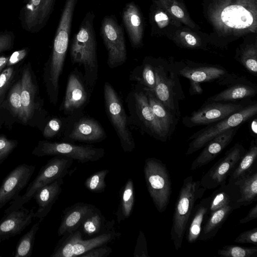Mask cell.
Returning <instances> with one entry per match:
<instances>
[{
  "label": "cell",
  "instance_id": "obj_33",
  "mask_svg": "<svg viewBox=\"0 0 257 257\" xmlns=\"http://www.w3.org/2000/svg\"><path fill=\"white\" fill-rule=\"evenodd\" d=\"M120 203L115 213L118 223L132 214L135 202V193L133 180L129 178L120 191Z\"/></svg>",
  "mask_w": 257,
  "mask_h": 257
},
{
  "label": "cell",
  "instance_id": "obj_18",
  "mask_svg": "<svg viewBox=\"0 0 257 257\" xmlns=\"http://www.w3.org/2000/svg\"><path fill=\"white\" fill-rule=\"evenodd\" d=\"M34 214V208L24 206L5 213L0 220V242L21 233L31 223Z\"/></svg>",
  "mask_w": 257,
  "mask_h": 257
},
{
  "label": "cell",
  "instance_id": "obj_36",
  "mask_svg": "<svg viewBox=\"0 0 257 257\" xmlns=\"http://www.w3.org/2000/svg\"><path fill=\"white\" fill-rule=\"evenodd\" d=\"M235 59L250 74L257 76V49L256 45L241 47L236 53Z\"/></svg>",
  "mask_w": 257,
  "mask_h": 257
},
{
  "label": "cell",
  "instance_id": "obj_50",
  "mask_svg": "<svg viewBox=\"0 0 257 257\" xmlns=\"http://www.w3.org/2000/svg\"><path fill=\"white\" fill-rule=\"evenodd\" d=\"M14 38V35L11 32L0 33V53L12 48Z\"/></svg>",
  "mask_w": 257,
  "mask_h": 257
},
{
  "label": "cell",
  "instance_id": "obj_42",
  "mask_svg": "<svg viewBox=\"0 0 257 257\" xmlns=\"http://www.w3.org/2000/svg\"><path fill=\"white\" fill-rule=\"evenodd\" d=\"M9 103L14 114L22 120L23 111L21 100V81L16 83L9 94Z\"/></svg>",
  "mask_w": 257,
  "mask_h": 257
},
{
  "label": "cell",
  "instance_id": "obj_9",
  "mask_svg": "<svg viewBox=\"0 0 257 257\" xmlns=\"http://www.w3.org/2000/svg\"><path fill=\"white\" fill-rule=\"evenodd\" d=\"M67 116V121L61 135L63 142L95 143L106 138V134L100 123L83 111Z\"/></svg>",
  "mask_w": 257,
  "mask_h": 257
},
{
  "label": "cell",
  "instance_id": "obj_57",
  "mask_svg": "<svg viewBox=\"0 0 257 257\" xmlns=\"http://www.w3.org/2000/svg\"><path fill=\"white\" fill-rule=\"evenodd\" d=\"M0 257H1V256H0Z\"/></svg>",
  "mask_w": 257,
  "mask_h": 257
},
{
  "label": "cell",
  "instance_id": "obj_41",
  "mask_svg": "<svg viewBox=\"0 0 257 257\" xmlns=\"http://www.w3.org/2000/svg\"><path fill=\"white\" fill-rule=\"evenodd\" d=\"M67 121L65 117H54L51 119L45 125L43 131V136L47 139L53 138L58 135H62Z\"/></svg>",
  "mask_w": 257,
  "mask_h": 257
},
{
  "label": "cell",
  "instance_id": "obj_14",
  "mask_svg": "<svg viewBox=\"0 0 257 257\" xmlns=\"http://www.w3.org/2000/svg\"><path fill=\"white\" fill-rule=\"evenodd\" d=\"M244 106L239 103L205 101L200 108L184 117L182 123L188 127L208 125L227 117Z\"/></svg>",
  "mask_w": 257,
  "mask_h": 257
},
{
  "label": "cell",
  "instance_id": "obj_56",
  "mask_svg": "<svg viewBox=\"0 0 257 257\" xmlns=\"http://www.w3.org/2000/svg\"><path fill=\"white\" fill-rule=\"evenodd\" d=\"M9 57H0V73L3 68L7 65Z\"/></svg>",
  "mask_w": 257,
  "mask_h": 257
},
{
  "label": "cell",
  "instance_id": "obj_32",
  "mask_svg": "<svg viewBox=\"0 0 257 257\" xmlns=\"http://www.w3.org/2000/svg\"><path fill=\"white\" fill-rule=\"evenodd\" d=\"M256 141L252 140L249 148L241 158L237 167L229 176L228 183H234L257 167Z\"/></svg>",
  "mask_w": 257,
  "mask_h": 257
},
{
  "label": "cell",
  "instance_id": "obj_1",
  "mask_svg": "<svg viewBox=\"0 0 257 257\" xmlns=\"http://www.w3.org/2000/svg\"><path fill=\"white\" fill-rule=\"evenodd\" d=\"M95 15L89 11L82 21L78 31L71 40L70 56L71 62L83 67V77L89 89H92L98 78L97 43L93 21Z\"/></svg>",
  "mask_w": 257,
  "mask_h": 257
},
{
  "label": "cell",
  "instance_id": "obj_7",
  "mask_svg": "<svg viewBox=\"0 0 257 257\" xmlns=\"http://www.w3.org/2000/svg\"><path fill=\"white\" fill-rule=\"evenodd\" d=\"M256 114L257 103L255 102L244 106L223 119L208 124L189 138L188 140L191 142L189 144L186 155H191L202 149L218 135L231 128L240 126L256 116Z\"/></svg>",
  "mask_w": 257,
  "mask_h": 257
},
{
  "label": "cell",
  "instance_id": "obj_20",
  "mask_svg": "<svg viewBox=\"0 0 257 257\" xmlns=\"http://www.w3.org/2000/svg\"><path fill=\"white\" fill-rule=\"evenodd\" d=\"M91 204L76 203L64 209L58 229V236H63L78 230L83 220L96 208Z\"/></svg>",
  "mask_w": 257,
  "mask_h": 257
},
{
  "label": "cell",
  "instance_id": "obj_38",
  "mask_svg": "<svg viewBox=\"0 0 257 257\" xmlns=\"http://www.w3.org/2000/svg\"><path fill=\"white\" fill-rule=\"evenodd\" d=\"M63 236L50 255V257H72L74 244L77 238L83 235L78 229Z\"/></svg>",
  "mask_w": 257,
  "mask_h": 257
},
{
  "label": "cell",
  "instance_id": "obj_8",
  "mask_svg": "<svg viewBox=\"0 0 257 257\" xmlns=\"http://www.w3.org/2000/svg\"><path fill=\"white\" fill-rule=\"evenodd\" d=\"M103 94L105 111L119 139L121 147L125 153L131 152L135 149V143L128 127V118L122 101L108 82L104 84Z\"/></svg>",
  "mask_w": 257,
  "mask_h": 257
},
{
  "label": "cell",
  "instance_id": "obj_51",
  "mask_svg": "<svg viewBox=\"0 0 257 257\" xmlns=\"http://www.w3.org/2000/svg\"><path fill=\"white\" fill-rule=\"evenodd\" d=\"M27 54V50L26 49H23L14 52L9 57L7 65L10 67L19 62L25 57Z\"/></svg>",
  "mask_w": 257,
  "mask_h": 257
},
{
  "label": "cell",
  "instance_id": "obj_4",
  "mask_svg": "<svg viewBox=\"0 0 257 257\" xmlns=\"http://www.w3.org/2000/svg\"><path fill=\"white\" fill-rule=\"evenodd\" d=\"M126 101L130 116L129 124L162 142L168 139L151 107L145 90L137 84L127 94Z\"/></svg>",
  "mask_w": 257,
  "mask_h": 257
},
{
  "label": "cell",
  "instance_id": "obj_44",
  "mask_svg": "<svg viewBox=\"0 0 257 257\" xmlns=\"http://www.w3.org/2000/svg\"><path fill=\"white\" fill-rule=\"evenodd\" d=\"M162 5H163L166 10L173 16L183 22L188 23L187 20L182 8L173 0H160Z\"/></svg>",
  "mask_w": 257,
  "mask_h": 257
},
{
  "label": "cell",
  "instance_id": "obj_23",
  "mask_svg": "<svg viewBox=\"0 0 257 257\" xmlns=\"http://www.w3.org/2000/svg\"><path fill=\"white\" fill-rule=\"evenodd\" d=\"M256 86L244 78H238L220 92L209 97L206 101L228 102L254 96Z\"/></svg>",
  "mask_w": 257,
  "mask_h": 257
},
{
  "label": "cell",
  "instance_id": "obj_17",
  "mask_svg": "<svg viewBox=\"0 0 257 257\" xmlns=\"http://www.w3.org/2000/svg\"><path fill=\"white\" fill-rule=\"evenodd\" d=\"M35 170L34 165L20 164L5 178L0 186V210L19 195L28 184Z\"/></svg>",
  "mask_w": 257,
  "mask_h": 257
},
{
  "label": "cell",
  "instance_id": "obj_29",
  "mask_svg": "<svg viewBox=\"0 0 257 257\" xmlns=\"http://www.w3.org/2000/svg\"><path fill=\"white\" fill-rule=\"evenodd\" d=\"M21 81V100L23 111L22 121L26 122L33 114L35 108L36 86L28 67L23 71Z\"/></svg>",
  "mask_w": 257,
  "mask_h": 257
},
{
  "label": "cell",
  "instance_id": "obj_3",
  "mask_svg": "<svg viewBox=\"0 0 257 257\" xmlns=\"http://www.w3.org/2000/svg\"><path fill=\"white\" fill-rule=\"evenodd\" d=\"M155 74L156 83L153 93L160 101L180 118L179 102L184 99L185 96L173 61L155 58Z\"/></svg>",
  "mask_w": 257,
  "mask_h": 257
},
{
  "label": "cell",
  "instance_id": "obj_35",
  "mask_svg": "<svg viewBox=\"0 0 257 257\" xmlns=\"http://www.w3.org/2000/svg\"><path fill=\"white\" fill-rule=\"evenodd\" d=\"M105 219L100 210L96 208L82 222L78 230L82 235L91 237L103 233Z\"/></svg>",
  "mask_w": 257,
  "mask_h": 257
},
{
  "label": "cell",
  "instance_id": "obj_11",
  "mask_svg": "<svg viewBox=\"0 0 257 257\" xmlns=\"http://www.w3.org/2000/svg\"><path fill=\"white\" fill-rule=\"evenodd\" d=\"M179 76L190 81L203 83L216 81L220 85H229L238 77L218 65L199 63L189 60L173 61Z\"/></svg>",
  "mask_w": 257,
  "mask_h": 257
},
{
  "label": "cell",
  "instance_id": "obj_13",
  "mask_svg": "<svg viewBox=\"0 0 257 257\" xmlns=\"http://www.w3.org/2000/svg\"><path fill=\"white\" fill-rule=\"evenodd\" d=\"M245 152L240 143L235 144L202 176L200 181L201 186L206 189H212L226 183L227 178L235 170Z\"/></svg>",
  "mask_w": 257,
  "mask_h": 257
},
{
  "label": "cell",
  "instance_id": "obj_52",
  "mask_svg": "<svg viewBox=\"0 0 257 257\" xmlns=\"http://www.w3.org/2000/svg\"><path fill=\"white\" fill-rule=\"evenodd\" d=\"M154 19L155 23L160 28H163L169 24V17L163 11H158L155 13Z\"/></svg>",
  "mask_w": 257,
  "mask_h": 257
},
{
  "label": "cell",
  "instance_id": "obj_55",
  "mask_svg": "<svg viewBox=\"0 0 257 257\" xmlns=\"http://www.w3.org/2000/svg\"><path fill=\"white\" fill-rule=\"evenodd\" d=\"M250 128L251 135L255 137V139H256L257 134V121L256 117L252 120L250 123Z\"/></svg>",
  "mask_w": 257,
  "mask_h": 257
},
{
  "label": "cell",
  "instance_id": "obj_30",
  "mask_svg": "<svg viewBox=\"0 0 257 257\" xmlns=\"http://www.w3.org/2000/svg\"><path fill=\"white\" fill-rule=\"evenodd\" d=\"M130 79L144 89L153 91L155 87V58L146 57L132 72Z\"/></svg>",
  "mask_w": 257,
  "mask_h": 257
},
{
  "label": "cell",
  "instance_id": "obj_10",
  "mask_svg": "<svg viewBox=\"0 0 257 257\" xmlns=\"http://www.w3.org/2000/svg\"><path fill=\"white\" fill-rule=\"evenodd\" d=\"M104 154L103 149L92 146L47 141H39L32 152V154L37 157L60 155L71 158L81 163L99 161Z\"/></svg>",
  "mask_w": 257,
  "mask_h": 257
},
{
  "label": "cell",
  "instance_id": "obj_54",
  "mask_svg": "<svg viewBox=\"0 0 257 257\" xmlns=\"http://www.w3.org/2000/svg\"><path fill=\"white\" fill-rule=\"evenodd\" d=\"M189 93L191 95L201 94L203 92L200 83L190 81Z\"/></svg>",
  "mask_w": 257,
  "mask_h": 257
},
{
  "label": "cell",
  "instance_id": "obj_49",
  "mask_svg": "<svg viewBox=\"0 0 257 257\" xmlns=\"http://www.w3.org/2000/svg\"><path fill=\"white\" fill-rule=\"evenodd\" d=\"M181 36L182 39L179 41V43L181 45L192 48H198L201 47V42L193 35L188 33H183Z\"/></svg>",
  "mask_w": 257,
  "mask_h": 257
},
{
  "label": "cell",
  "instance_id": "obj_43",
  "mask_svg": "<svg viewBox=\"0 0 257 257\" xmlns=\"http://www.w3.org/2000/svg\"><path fill=\"white\" fill-rule=\"evenodd\" d=\"M17 145V141L9 139L4 135L0 136V165L12 153Z\"/></svg>",
  "mask_w": 257,
  "mask_h": 257
},
{
  "label": "cell",
  "instance_id": "obj_22",
  "mask_svg": "<svg viewBox=\"0 0 257 257\" xmlns=\"http://www.w3.org/2000/svg\"><path fill=\"white\" fill-rule=\"evenodd\" d=\"M63 178L58 179L38 189L33 198L36 200L38 208L34 214V218L42 221L51 211L53 204L62 192Z\"/></svg>",
  "mask_w": 257,
  "mask_h": 257
},
{
  "label": "cell",
  "instance_id": "obj_48",
  "mask_svg": "<svg viewBox=\"0 0 257 257\" xmlns=\"http://www.w3.org/2000/svg\"><path fill=\"white\" fill-rule=\"evenodd\" d=\"M134 255L135 257L150 256L148 253L146 238L142 231H140L138 238Z\"/></svg>",
  "mask_w": 257,
  "mask_h": 257
},
{
  "label": "cell",
  "instance_id": "obj_19",
  "mask_svg": "<svg viewBox=\"0 0 257 257\" xmlns=\"http://www.w3.org/2000/svg\"><path fill=\"white\" fill-rule=\"evenodd\" d=\"M239 126L228 130L211 140L193 161L190 170L197 169L214 160L231 142Z\"/></svg>",
  "mask_w": 257,
  "mask_h": 257
},
{
  "label": "cell",
  "instance_id": "obj_40",
  "mask_svg": "<svg viewBox=\"0 0 257 257\" xmlns=\"http://www.w3.org/2000/svg\"><path fill=\"white\" fill-rule=\"evenodd\" d=\"M108 173V170L104 169L93 173L86 179L85 187L92 192H103L106 187L105 178Z\"/></svg>",
  "mask_w": 257,
  "mask_h": 257
},
{
  "label": "cell",
  "instance_id": "obj_46",
  "mask_svg": "<svg viewBox=\"0 0 257 257\" xmlns=\"http://www.w3.org/2000/svg\"><path fill=\"white\" fill-rule=\"evenodd\" d=\"M234 241L240 243H251L257 245V227L240 233Z\"/></svg>",
  "mask_w": 257,
  "mask_h": 257
},
{
  "label": "cell",
  "instance_id": "obj_16",
  "mask_svg": "<svg viewBox=\"0 0 257 257\" xmlns=\"http://www.w3.org/2000/svg\"><path fill=\"white\" fill-rule=\"evenodd\" d=\"M56 0H26L20 15L23 28L28 32H39L52 14Z\"/></svg>",
  "mask_w": 257,
  "mask_h": 257
},
{
  "label": "cell",
  "instance_id": "obj_12",
  "mask_svg": "<svg viewBox=\"0 0 257 257\" xmlns=\"http://www.w3.org/2000/svg\"><path fill=\"white\" fill-rule=\"evenodd\" d=\"M100 34L107 51L108 67L114 68L122 65L127 59L124 32L114 16H107L103 19Z\"/></svg>",
  "mask_w": 257,
  "mask_h": 257
},
{
  "label": "cell",
  "instance_id": "obj_27",
  "mask_svg": "<svg viewBox=\"0 0 257 257\" xmlns=\"http://www.w3.org/2000/svg\"><path fill=\"white\" fill-rule=\"evenodd\" d=\"M145 90L149 103L166 137L169 139L176 128L179 118L160 101L152 91Z\"/></svg>",
  "mask_w": 257,
  "mask_h": 257
},
{
  "label": "cell",
  "instance_id": "obj_25",
  "mask_svg": "<svg viewBox=\"0 0 257 257\" xmlns=\"http://www.w3.org/2000/svg\"><path fill=\"white\" fill-rule=\"evenodd\" d=\"M210 196L201 199L195 205L186 230V239L190 243L198 241L202 227L208 215Z\"/></svg>",
  "mask_w": 257,
  "mask_h": 257
},
{
  "label": "cell",
  "instance_id": "obj_37",
  "mask_svg": "<svg viewBox=\"0 0 257 257\" xmlns=\"http://www.w3.org/2000/svg\"><path fill=\"white\" fill-rule=\"evenodd\" d=\"M40 221L34 224L18 241L13 256L14 257H30L33 252L36 235Z\"/></svg>",
  "mask_w": 257,
  "mask_h": 257
},
{
  "label": "cell",
  "instance_id": "obj_15",
  "mask_svg": "<svg viewBox=\"0 0 257 257\" xmlns=\"http://www.w3.org/2000/svg\"><path fill=\"white\" fill-rule=\"evenodd\" d=\"M89 89L83 75L75 69L69 75L60 110L67 116L83 111L89 101Z\"/></svg>",
  "mask_w": 257,
  "mask_h": 257
},
{
  "label": "cell",
  "instance_id": "obj_28",
  "mask_svg": "<svg viewBox=\"0 0 257 257\" xmlns=\"http://www.w3.org/2000/svg\"><path fill=\"white\" fill-rule=\"evenodd\" d=\"M210 196L208 215L227 205L238 204L240 197L238 186L234 183H223Z\"/></svg>",
  "mask_w": 257,
  "mask_h": 257
},
{
  "label": "cell",
  "instance_id": "obj_6",
  "mask_svg": "<svg viewBox=\"0 0 257 257\" xmlns=\"http://www.w3.org/2000/svg\"><path fill=\"white\" fill-rule=\"evenodd\" d=\"M73 161L71 158L60 155L54 156L48 160L29 184L25 193L12 200L10 206L4 213L21 208L33 198L38 189L58 179L63 178L68 173Z\"/></svg>",
  "mask_w": 257,
  "mask_h": 257
},
{
  "label": "cell",
  "instance_id": "obj_31",
  "mask_svg": "<svg viewBox=\"0 0 257 257\" xmlns=\"http://www.w3.org/2000/svg\"><path fill=\"white\" fill-rule=\"evenodd\" d=\"M239 188L241 206H247L257 200V167L234 182Z\"/></svg>",
  "mask_w": 257,
  "mask_h": 257
},
{
  "label": "cell",
  "instance_id": "obj_45",
  "mask_svg": "<svg viewBox=\"0 0 257 257\" xmlns=\"http://www.w3.org/2000/svg\"><path fill=\"white\" fill-rule=\"evenodd\" d=\"M14 75V68L10 66L5 69L0 74V102L3 99L6 90L7 89Z\"/></svg>",
  "mask_w": 257,
  "mask_h": 257
},
{
  "label": "cell",
  "instance_id": "obj_53",
  "mask_svg": "<svg viewBox=\"0 0 257 257\" xmlns=\"http://www.w3.org/2000/svg\"><path fill=\"white\" fill-rule=\"evenodd\" d=\"M257 218V204L252 207L246 216L239 220L241 224L247 223Z\"/></svg>",
  "mask_w": 257,
  "mask_h": 257
},
{
  "label": "cell",
  "instance_id": "obj_21",
  "mask_svg": "<svg viewBox=\"0 0 257 257\" xmlns=\"http://www.w3.org/2000/svg\"><path fill=\"white\" fill-rule=\"evenodd\" d=\"M122 20L133 47L141 46L144 33L142 15L134 2L127 3L123 8Z\"/></svg>",
  "mask_w": 257,
  "mask_h": 257
},
{
  "label": "cell",
  "instance_id": "obj_34",
  "mask_svg": "<svg viewBox=\"0 0 257 257\" xmlns=\"http://www.w3.org/2000/svg\"><path fill=\"white\" fill-rule=\"evenodd\" d=\"M116 236V233L114 231H106L86 240L83 239V236H81L77 238L74 244L72 257L79 256L93 248L107 244Z\"/></svg>",
  "mask_w": 257,
  "mask_h": 257
},
{
  "label": "cell",
  "instance_id": "obj_26",
  "mask_svg": "<svg viewBox=\"0 0 257 257\" xmlns=\"http://www.w3.org/2000/svg\"><path fill=\"white\" fill-rule=\"evenodd\" d=\"M220 18L224 25L235 29L249 28L254 21L251 12L239 5H230L224 8L221 11Z\"/></svg>",
  "mask_w": 257,
  "mask_h": 257
},
{
  "label": "cell",
  "instance_id": "obj_47",
  "mask_svg": "<svg viewBox=\"0 0 257 257\" xmlns=\"http://www.w3.org/2000/svg\"><path fill=\"white\" fill-rule=\"evenodd\" d=\"M112 252L110 247L106 244L93 248L81 254L80 257H106Z\"/></svg>",
  "mask_w": 257,
  "mask_h": 257
},
{
  "label": "cell",
  "instance_id": "obj_39",
  "mask_svg": "<svg viewBox=\"0 0 257 257\" xmlns=\"http://www.w3.org/2000/svg\"><path fill=\"white\" fill-rule=\"evenodd\" d=\"M217 254L225 257H256L257 246L243 247L226 245L217 250Z\"/></svg>",
  "mask_w": 257,
  "mask_h": 257
},
{
  "label": "cell",
  "instance_id": "obj_5",
  "mask_svg": "<svg viewBox=\"0 0 257 257\" xmlns=\"http://www.w3.org/2000/svg\"><path fill=\"white\" fill-rule=\"evenodd\" d=\"M144 173L147 188L153 202L160 213L164 212L169 203L172 183L169 172L161 160L148 158Z\"/></svg>",
  "mask_w": 257,
  "mask_h": 257
},
{
  "label": "cell",
  "instance_id": "obj_24",
  "mask_svg": "<svg viewBox=\"0 0 257 257\" xmlns=\"http://www.w3.org/2000/svg\"><path fill=\"white\" fill-rule=\"evenodd\" d=\"M240 207L238 204L227 205L209 214L202 227L198 241H207L214 238L231 213Z\"/></svg>",
  "mask_w": 257,
  "mask_h": 257
},
{
  "label": "cell",
  "instance_id": "obj_2",
  "mask_svg": "<svg viewBox=\"0 0 257 257\" xmlns=\"http://www.w3.org/2000/svg\"><path fill=\"white\" fill-rule=\"evenodd\" d=\"M206 189L200 181H195L192 176H187L183 182L176 200L173 215L171 238L176 250L182 246L187 224L196 202L203 196Z\"/></svg>",
  "mask_w": 257,
  "mask_h": 257
}]
</instances>
